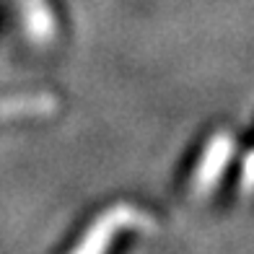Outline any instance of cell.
<instances>
[{
    "instance_id": "1",
    "label": "cell",
    "mask_w": 254,
    "mask_h": 254,
    "mask_svg": "<svg viewBox=\"0 0 254 254\" xmlns=\"http://www.w3.org/2000/svg\"><path fill=\"white\" fill-rule=\"evenodd\" d=\"M130 228H140V231L153 228V221H151V215L137 210L135 205L117 202L109 210H104L94 218V223L83 231V236L70 249V254H107L114 236L120 231H130Z\"/></svg>"
},
{
    "instance_id": "2",
    "label": "cell",
    "mask_w": 254,
    "mask_h": 254,
    "mask_svg": "<svg viewBox=\"0 0 254 254\" xmlns=\"http://www.w3.org/2000/svg\"><path fill=\"white\" fill-rule=\"evenodd\" d=\"M234 153H236V140L231 137V132H215L205 143L202 156L197 161V166H194L192 190L197 194H210L218 187V182L223 179Z\"/></svg>"
},
{
    "instance_id": "3",
    "label": "cell",
    "mask_w": 254,
    "mask_h": 254,
    "mask_svg": "<svg viewBox=\"0 0 254 254\" xmlns=\"http://www.w3.org/2000/svg\"><path fill=\"white\" fill-rule=\"evenodd\" d=\"M21 8L26 34L34 42H50L55 37V16L47 0H16Z\"/></svg>"
},
{
    "instance_id": "4",
    "label": "cell",
    "mask_w": 254,
    "mask_h": 254,
    "mask_svg": "<svg viewBox=\"0 0 254 254\" xmlns=\"http://www.w3.org/2000/svg\"><path fill=\"white\" fill-rule=\"evenodd\" d=\"M57 107L50 94H29L0 99V120H21V117H47Z\"/></svg>"
},
{
    "instance_id": "5",
    "label": "cell",
    "mask_w": 254,
    "mask_h": 254,
    "mask_svg": "<svg viewBox=\"0 0 254 254\" xmlns=\"http://www.w3.org/2000/svg\"><path fill=\"white\" fill-rule=\"evenodd\" d=\"M241 192H254V151L241 161Z\"/></svg>"
}]
</instances>
